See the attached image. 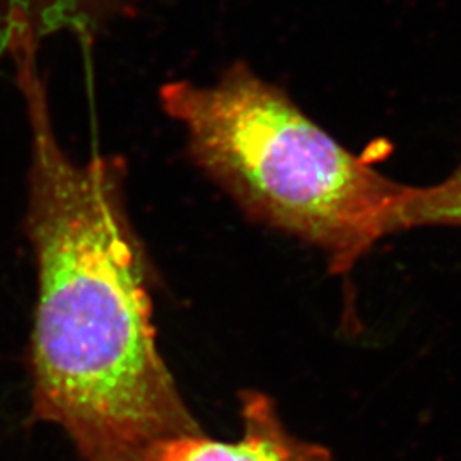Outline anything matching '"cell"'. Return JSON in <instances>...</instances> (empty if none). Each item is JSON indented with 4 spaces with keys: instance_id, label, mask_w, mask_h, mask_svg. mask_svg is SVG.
Returning a JSON list of instances; mask_svg holds the SVG:
<instances>
[{
    "instance_id": "obj_1",
    "label": "cell",
    "mask_w": 461,
    "mask_h": 461,
    "mask_svg": "<svg viewBox=\"0 0 461 461\" xmlns=\"http://www.w3.org/2000/svg\"><path fill=\"white\" fill-rule=\"evenodd\" d=\"M11 60L32 131L33 419L62 429L87 461H140L156 443L202 430L158 348L123 171L101 156L70 159L53 129L38 47Z\"/></svg>"
},
{
    "instance_id": "obj_2",
    "label": "cell",
    "mask_w": 461,
    "mask_h": 461,
    "mask_svg": "<svg viewBox=\"0 0 461 461\" xmlns=\"http://www.w3.org/2000/svg\"><path fill=\"white\" fill-rule=\"evenodd\" d=\"M159 99L195 163L248 215L318 248L333 276L402 232L409 185L339 144L245 64L211 86L165 84Z\"/></svg>"
},
{
    "instance_id": "obj_3",
    "label": "cell",
    "mask_w": 461,
    "mask_h": 461,
    "mask_svg": "<svg viewBox=\"0 0 461 461\" xmlns=\"http://www.w3.org/2000/svg\"><path fill=\"white\" fill-rule=\"evenodd\" d=\"M241 415L245 432L236 443H221L202 434L178 436L156 443L142 461H333L323 446L291 434L264 393L245 392Z\"/></svg>"
},
{
    "instance_id": "obj_4",
    "label": "cell",
    "mask_w": 461,
    "mask_h": 461,
    "mask_svg": "<svg viewBox=\"0 0 461 461\" xmlns=\"http://www.w3.org/2000/svg\"><path fill=\"white\" fill-rule=\"evenodd\" d=\"M127 0H0V59L24 41L60 32L91 33Z\"/></svg>"
},
{
    "instance_id": "obj_5",
    "label": "cell",
    "mask_w": 461,
    "mask_h": 461,
    "mask_svg": "<svg viewBox=\"0 0 461 461\" xmlns=\"http://www.w3.org/2000/svg\"><path fill=\"white\" fill-rule=\"evenodd\" d=\"M461 228V161L443 182L409 186L400 215V230Z\"/></svg>"
}]
</instances>
